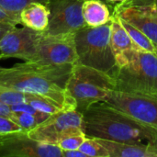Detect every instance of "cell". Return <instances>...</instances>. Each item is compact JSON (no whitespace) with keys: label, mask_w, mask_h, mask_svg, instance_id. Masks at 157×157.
Masks as SVG:
<instances>
[{"label":"cell","mask_w":157,"mask_h":157,"mask_svg":"<svg viewBox=\"0 0 157 157\" xmlns=\"http://www.w3.org/2000/svg\"><path fill=\"white\" fill-rule=\"evenodd\" d=\"M125 5H140V6H149L152 12L157 17V0H127ZM120 5V4H119Z\"/></svg>","instance_id":"26"},{"label":"cell","mask_w":157,"mask_h":157,"mask_svg":"<svg viewBox=\"0 0 157 157\" xmlns=\"http://www.w3.org/2000/svg\"><path fill=\"white\" fill-rule=\"evenodd\" d=\"M63 157H87L79 149L77 150H70V151H63Z\"/></svg>","instance_id":"28"},{"label":"cell","mask_w":157,"mask_h":157,"mask_svg":"<svg viewBox=\"0 0 157 157\" xmlns=\"http://www.w3.org/2000/svg\"><path fill=\"white\" fill-rule=\"evenodd\" d=\"M86 135L83 132L82 129L74 130L63 137L60 139L57 145L63 151H70V150H77L80 148L82 144L85 142Z\"/></svg>","instance_id":"19"},{"label":"cell","mask_w":157,"mask_h":157,"mask_svg":"<svg viewBox=\"0 0 157 157\" xmlns=\"http://www.w3.org/2000/svg\"><path fill=\"white\" fill-rule=\"evenodd\" d=\"M50 10L46 4L33 2L19 14L20 24L39 32H45L49 25Z\"/></svg>","instance_id":"15"},{"label":"cell","mask_w":157,"mask_h":157,"mask_svg":"<svg viewBox=\"0 0 157 157\" xmlns=\"http://www.w3.org/2000/svg\"><path fill=\"white\" fill-rule=\"evenodd\" d=\"M11 114H12V110H11L10 106L6 105V104L0 102V115L6 116V117H9L10 118Z\"/></svg>","instance_id":"29"},{"label":"cell","mask_w":157,"mask_h":157,"mask_svg":"<svg viewBox=\"0 0 157 157\" xmlns=\"http://www.w3.org/2000/svg\"><path fill=\"white\" fill-rule=\"evenodd\" d=\"M50 117V114L43 113L41 115H34L25 112H12L10 118L19 125L22 131L30 132L36 126L46 121Z\"/></svg>","instance_id":"18"},{"label":"cell","mask_w":157,"mask_h":157,"mask_svg":"<svg viewBox=\"0 0 157 157\" xmlns=\"http://www.w3.org/2000/svg\"><path fill=\"white\" fill-rule=\"evenodd\" d=\"M15 26H17V25H13V24H10V23H6V22H0V40Z\"/></svg>","instance_id":"27"},{"label":"cell","mask_w":157,"mask_h":157,"mask_svg":"<svg viewBox=\"0 0 157 157\" xmlns=\"http://www.w3.org/2000/svg\"><path fill=\"white\" fill-rule=\"evenodd\" d=\"M112 12L139 29L157 47V17L149 6L120 4Z\"/></svg>","instance_id":"12"},{"label":"cell","mask_w":157,"mask_h":157,"mask_svg":"<svg viewBox=\"0 0 157 157\" xmlns=\"http://www.w3.org/2000/svg\"><path fill=\"white\" fill-rule=\"evenodd\" d=\"M31 62L40 64H75L77 55L75 33L49 35L42 32Z\"/></svg>","instance_id":"7"},{"label":"cell","mask_w":157,"mask_h":157,"mask_svg":"<svg viewBox=\"0 0 157 157\" xmlns=\"http://www.w3.org/2000/svg\"><path fill=\"white\" fill-rule=\"evenodd\" d=\"M147 144L151 146V148L157 153V130L155 132V133L154 134V136L152 137V139L147 142Z\"/></svg>","instance_id":"30"},{"label":"cell","mask_w":157,"mask_h":157,"mask_svg":"<svg viewBox=\"0 0 157 157\" xmlns=\"http://www.w3.org/2000/svg\"><path fill=\"white\" fill-rule=\"evenodd\" d=\"M0 22H6L10 23L13 25H18L20 24V19L18 15H15L12 13H9L0 7Z\"/></svg>","instance_id":"25"},{"label":"cell","mask_w":157,"mask_h":157,"mask_svg":"<svg viewBox=\"0 0 157 157\" xmlns=\"http://www.w3.org/2000/svg\"><path fill=\"white\" fill-rule=\"evenodd\" d=\"M49 1L50 0H0V7L9 13L19 16L20 12L30 3L40 2L48 6Z\"/></svg>","instance_id":"23"},{"label":"cell","mask_w":157,"mask_h":157,"mask_svg":"<svg viewBox=\"0 0 157 157\" xmlns=\"http://www.w3.org/2000/svg\"><path fill=\"white\" fill-rule=\"evenodd\" d=\"M1 68H2V67H1V66H0V70H1Z\"/></svg>","instance_id":"32"},{"label":"cell","mask_w":157,"mask_h":157,"mask_svg":"<svg viewBox=\"0 0 157 157\" xmlns=\"http://www.w3.org/2000/svg\"><path fill=\"white\" fill-rule=\"evenodd\" d=\"M112 76L116 90L125 93H151L157 91V55L135 50L129 61L116 67Z\"/></svg>","instance_id":"5"},{"label":"cell","mask_w":157,"mask_h":157,"mask_svg":"<svg viewBox=\"0 0 157 157\" xmlns=\"http://www.w3.org/2000/svg\"><path fill=\"white\" fill-rule=\"evenodd\" d=\"M27 102L30 104L33 108H35L37 110L50 115L54 114L62 109L59 106H57L55 103L49 100L48 98L35 94L29 93V98Z\"/></svg>","instance_id":"20"},{"label":"cell","mask_w":157,"mask_h":157,"mask_svg":"<svg viewBox=\"0 0 157 157\" xmlns=\"http://www.w3.org/2000/svg\"><path fill=\"white\" fill-rule=\"evenodd\" d=\"M82 13L86 25L89 27H98L107 24L112 17L109 5L103 0H85Z\"/></svg>","instance_id":"16"},{"label":"cell","mask_w":157,"mask_h":157,"mask_svg":"<svg viewBox=\"0 0 157 157\" xmlns=\"http://www.w3.org/2000/svg\"><path fill=\"white\" fill-rule=\"evenodd\" d=\"M120 20H121L122 26L124 27V29H126V31L128 32L129 36L131 37L134 47L138 51H144V52H152V53H156L157 47L155 46V44L144 33H143L139 29H137L136 27H134L128 21L124 20L121 17H120Z\"/></svg>","instance_id":"17"},{"label":"cell","mask_w":157,"mask_h":157,"mask_svg":"<svg viewBox=\"0 0 157 157\" xmlns=\"http://www.w3.org/2000/svg\"><path fill=\"white\" fill-rule=\"evenodd\" d=\"M79 150L87 157H109L107 149L97 138L86 137Z\"/></svg>","instance_id":"21"},{"label":"cell","mask_w":157,"mask_h":157,"mask_svg":"<svg viewBox=\"0 0 157 157\" xmlns=\"http://www.w3.org/2000/svg\"><path fill=\"white\" fill-rule=\"evenodd\" d=\"M83 115L75 109H61L29 132L30 138L49 144L57 145L68 132L82 129Z\"/></svg>","instance_id":"9"},{"label":"cell","mask_w":157,"mask_h":157,"mask_svg":"<svg viewBox=\"0 0 157 157\" xmlns=\"http://www.w3.org/2000/svg\"><path fill=\"white\" fill-rule=\"evenodd\" d=\"M155 54H156V55H157V48H156V53H155Z\"/></svg>","instance_id":"31"},{"label":"cell","mask_w":157,"mask_h":157,"mask_svg":"<svg viewBox=\"0 0 157 157\" xmlns=\"http://www.w3.org/2000/svg\"><path fill=\"white\" fill-rule=\"evenodd\" d=\"M106 103L157 130V91L151 93L114 91Z\"/></svg>","instance_id":"6"},{"label":"cell","mask_w":157,"mask_h":157,"mask_svg":"<svg viewBox=\"0 0 157 157\" xmlns=\"http://www.w3.org/2000/svg\"><path fill=\"white\" fill-rule=\"evenodd\" d=\"M22 131L11 118L0 115V136Z\"/></svg>","instance_id":"24"},{"label":"cell","mask_w":157,"mask_h":157,"mask_svg":"<svg viewBox=\"0 0 157 157\" xmlns=\"http://www.w3.org/2000/svg\"><path fill=\"white\" fill-rule=\"evenodd\" d=\"M29 98V93L21 92L16 89L8 88L0 86V102L8 106H13L16 104L27 102Z\"/></svg>","instance_id":"22"},{"label":"cell","mask_w":157,"mask_h":157,"mask_svg":"<svg viewBox=\"0 0 157 157\" xmlns=\"http://www.w3.org/2000/svg\"><path fill=\"white\" fill-rule=\"evenodd\" d=\"M82 130L86 137L122 143L149 142L156 132L124 111L99 102L82 113Z\"/></svg>","instance_id":"2"},{"label":"cell","mask_w":157,"mask_h":157,"mask_svg":"<svg viewBox=\"0 0 157 157\" xmlns=\"http://www.w3.org/2000/svg\"><path fill=\"white\" fill-rule=\"evenodd\" d=\"M116 90L114 77L103 71L75 63L66 86V92L76 110L83 113L89 107L106 102Z\"/></svg>","instance_id":"3"},{"label":"cell","mask_w":157,"mask_h":157,"mask_svg":"<svg viewBox=\"0 0 157 157\" xmlns=\"http://www.w3.org/2000/svg\"><path fill=\"white\" fill-rule=\"evenodd\" d=\"M110 46L117 67L124 65L129 61L133 52L137 50L128 32L122 26L120 17L113 12L110 20Z\"/></svg>","instance_id":"13"},{"label":"cell","mask_w":157,"mask_h":157,"mask_svg":"<svg viewBox=\"0 0 157 157\" xmlns=\"http://www.w3.org/2000/svg\"><path fill=\"white\" fill-rule=\"evenodd\" d=\"M75 45L76 63L113 75L117 66L110 46V21L98 27L81 28L75 32Z\"/></svg>","instance_id":"4"},{"label":"cell","mask_w":157,"mask_h":157,"mask_svg":"<svg viewBox=\"0 0 157 157\" xmlns=\"http://www.w3.org/2000/svg\"><path fill=\"white\" fill-rule=\"evenodd\" d=\"M0 157H63V150L55 144H44L20 131L0 136Z\"/></svg>","instance_id":"8"},{"label":"cell","mask_w":157,"mask_h":157,"mask_svg":"<svg viewBox=\"0 0 157 157\" xmlns=\"http://www.w3.org/2000/svg\"><path fill=\"white\" fill-rule=\"evenodd\" d=\"M107 149L109 157H157L151 146L143 143H122L98 139Z\"/></svg>","instance_id":"14"},{"label":"cell","mask_w":157,"mask_h":157,"mask_svg":"<svg viewBox=\"0 0 157 157\" xmlns=\"http://www.w3.org/2000/svg\"><path fill=\"white\" fill-rule=\"evenodd\" d=\"M85 0H50L49 25L45 34L57 35L75 33L86 26L82 6Z\"/></svg>","instance_id":"10"},{"label":"cell","mask_w":157,"mask_h":157,"mask_svg":"<svg viewBox=\"0 0 157 157\" xmlns=\"http://www.w3.org/2000/svg\"><path fill=\"white\" fill-rule=\"evenodd\" d=\"M41 33L25 26H15L0 40V59L18 58L24 62H31Z\"/></svg>","instance_id":"11"},{"label":"cell","mask_w":157,"mask_h":157,"mask_svg":"<svg viewBox=\"0 0 157 157\" xmlns=\"http://www.w3.org/2000/svg\"><path fill=\"white\" fill-rule=\"evenodd\" d=\"M74 65L72 63L40 64L24 62L8 68L2 67L0 86L44 97L62 109H75V103L66 92V86Z\"/></svg>","instance_id":"1"}]
</instances>
